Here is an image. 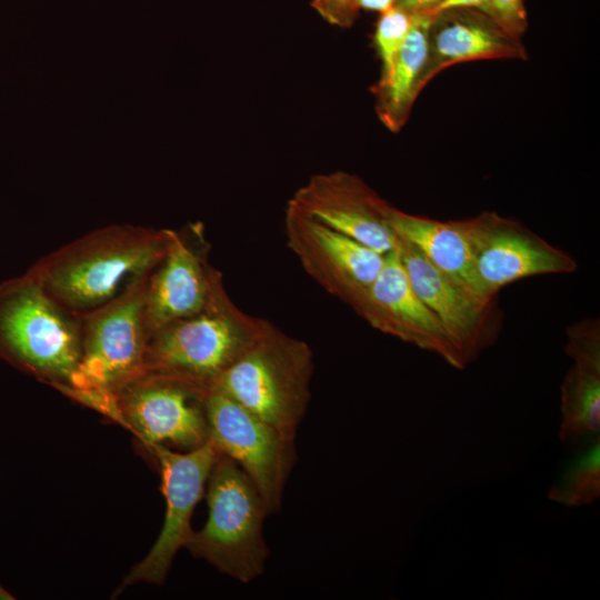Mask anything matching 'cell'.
<instances>
[{"instance_id": "obj_1", "label": "cell", "mask_w": 600, "mask_h": 600, "mask_svg": "<svg viewBox=\"0 0 600 600\" xmlns=\"http://www.w3.org/2000/svg\"><path fill=\"white\" fill-rule=\"evenodd\" d=\"M171 238V229L108 226L40 258L27 273L81 318L150 274L166 254Z\"/></svg>"}, {"instance_id": "obj_2", "label": "cell", "mask_w": 600, "mask_h": 600, "mask_svg": "<svg viewBox=\"0 0 600 600\" xmlns=\"http://www.w3.org/2000/svg\"><path fill=\"white\" fill-rule=\"evenodd\" d=\"M0 359L57 390L73 386L81 318L27 272L0 282Z\"/></svg>"}, {"instance_id": "obj_3", "label": "cell", "mask_w": 600, "mask_h": 600, "mask_svg": "<svg viewBox=\"0 0 600 600\" xmlns=\"http://www.w3.org/2000/svg\"><path fill=\"white\" fill-rule=\"evenodd\" d=\"M312 372L310 347L266 321L212 388L294 441L311 400Z\"/></svg>"}, {"instance_id": "obj_4", "label": "cell", "mask_w": 600, "mask_h": 600, "mask_svg": "<svg viewBox=\"0 0 600 600\" xmlns=\"http://www.w3.org/2000/svg\"><path fill=\"white\" fill-rule=\"evenodd\" d=\"M208 518L187 549L229 578L248 584L266 571L269 548L263 536V500L244 471L219 452L210 471Z\"/></svg>"}, {"instance_id": "obj_5", "label": "cell", "mask_w": 600, "mask_h": 600, "mask_svg": "<svg viewBox=\"0 0 600 600\" xmlns=\"http://www.w3.org/2000/svg\"><path fill=\"white\" fill-rule=\"evenodd\" d=\"M266 320L241 311L222 281L198 313L149 336L146 371L173 376L211 389L254 342Z\"/></svg>"}, {"instance_id": "obj_6", "label": "cell", "mask_w": 600, "mask_h": 600, "mask_svg": "<svg viewBox=\"0 0 600 600\" xmlns=\"http://www.w3.org/2000/svg\"><path fill=\"white\" fill-rule=\"evenodd\" d=\"M148 278H140L110 302L81 317L79 372L73 386L67 388L117 392L146 372Z\"/></svg>"}, {"instance_id": "obj_7", "label": "cell", "mask_w": 600, "mask_h": 600, "mask_svg": "<svg viewBox=\"0 0 600 600\" xmlns=\"http://www.w3.org/2000/svg\"><path fill=\"white\" fill-rule=\"evenodd\" d=\"M209 390L173 376L146 371L116 392L120 424L149 450L157 444L193 450L209 440Z\"/></svg>"}, {"instance_id": "obj_8", "label": "cell", "mask_w": 600, "mask_h": 600, "mask_svg": "<svg viewBox=\"0 0 600 600\" xmlns=\"http://www.w3.org/2000/svg\"><path fill=\"white\" fill-rule=\"evenodd\" d=\"M206 410L209 439L250 478L268 517L278 513L297 461L294 441L217 389L209 390Z\"/></svg>"}, {"instance_id": "obj_9", "label": "cell", "mask_w": 600, "mask_h": 600, "mask_svg": "<svg viewBox=\"0 0 600 600\" xmlns=\"http://www.w3.org/2000/svg\"><path fill=\"white\" fill-rule=\"evenodd\" d=\"M150 452L160 469L161 491L166 499L164 520L148 554L126 576L118 592L138 582L164 583L174 557L187 547L193 533L191 518L219 456L210 439L190 451L179 452L157 444Z\"/></svg>"}, {"instance_id": "obj_10", "label": "cell", "mask_w": 600, "mask_h": 600, "mask_svg": "<svg viewBox=\"0 0 600 600\" xmlns=\"http://www.w3.org/2000/svg\"><path fill=\"white\" fill-rule=\"evenodd\" d=\"M287 246L304 271L351 308L379 274L384 254L287 206Z\"/></svg>"}, {"instance_id": "obj_11", "label": "cell", "mask_w": 600, "mask_h": 600, "mask_svg": "<svg viewBox=\"0 0 600 600\" xmlns=\"http://www.w3.org/2000/svg\"><path fill=\"white\" fill-rule=\"evenodd\" d=\"M209 249L201 223L172 230L167 252L147 282L144 321L149 336L207 306L222 281L209 263Z\"/></svg>"}, {"instance_id": "obj_12", "label": "cell", "mask_w": 600, "mask_h": 600, "mask_svg": "<svg viewBox=\"0 0 600 600\" xmlns=\"http://www.w3.org/2000/svg\"><path fill=\"white\" fill-rule=\"evenodd\" d=\"M372 328L440 356L457 369L467 364L439 319L412 289L396 248L352 307Z\"/></svg>"}, {"instance_id": "obj_13", "label": "cell", "mask_w": 600, "mask_h": 600, "mask_svg": "<svg viewBox=\"0 0 600 600\" xmlns=\"http://www.w3.org/2000/svg\"><path fill=\"white\" fill-rule=\"evenodd\" d=\"M288 203L381 254L397 246L390 226L393 207L354 174L343 171L316 174Z\"/></svg>"}, {"instance_id": "obj_14", "label": "cell", "mask_w": 600, "mask_h": 600, "mask_svg": "<svg viewBox=\"0 0 600 600\" xmlns=\"http://www.w3.org/2000/svg\"><path fill=\"white\" fill-rule=\"evenodd\" d=\"M577 262L517 223L499 217L473 263L469 291L490 306L499 290L522 278L570 273Z\"/></svg>"}, {"instance_id": "obj_15", "label": "cell", "mask_w": 600, "mask_h": 600, "mask_svg": "<svg viewBox=\"0 0 600 600\" xmlns=\"http://www.w3.org/2000/svg\"><path fill=\"white\" fill-rule=\"evenodd\" d=\"M397 249L412 289L439 319L468 364L486 344L483 328L489 306L474 299L399 237Z\"/></svg>"}, {"instance_id": "obj_16", "label": "cell", "mask_w": 600, "mask_h": 600, "mask_svg": "<svg viewBox=\"0 0 600 600\" xmlns=\"http://www.w3.org/2000/svg\"><path fill=\"white\" fill-rule=\"evenodd\" d=\"M498 219L499 216L494 213H483L469 220L446 222L393 208L390 226L397 237L413 246L471 294L469 279L473 263Z\"/></svg>"}, {"instance_id": "obj_17", "label": "cell", "mask_w": 600, "mask_h": 600, "mask_svg": "<svg viewBox=\"0 0 600 600\" xmlns=\"http://www.w3.org/2000/svg\"><path fill=\"white\" fill-rule=\"evenodd\" d=\"M567 353L574 363L561 386L559 437L573 448L600 437V337L572 336Z\"/></svg>"}, {"instance_id": "obj_18", "label": "cell", "mask_w": 600, "mask_h": 600, "mask_svg": "<svg viewBox=\"0 0 600 600\" xmlns=\"http://www.w3.org/2000/svg\"><path fill=\"white\" fill-rule=\"evenodd\" d=\"M523 57L516 37L492 19L469 16L434 17L422 87L439 71L456 63Z\"/></svg>"}, {"instance_id": "obj_19", "label": "cell", "mask_w": 600, "mask_h": 600, "mask_svg": "<svg viewBox=\"0 0 600 600\" xmlns=\"http://www.w3.org/2000/svg\"><path fill=\"white\" fill-rule=\"evenodd\" d=\"M434 14L413 13L411 29L389 74L376 86L378 113L391 130L399 129L422 89V78L429 56V37Z\"/></svg>"}, {"instance_id": "obj_20", "label": "cell", "mask_w": 600, "mask_h": 600, "mask_svg": "<svg viewBox=\"0 0 600 600\" xmlns=\"http://www.w3.org/2000/svg\"><path fill=\"white\" fill-rule=\"evenodd\" d=\"M573 449L548 497L567 507L588 506L600 497V437Z\"/></svg>"}, {"instance_id": "obj_21", "label": "cell", "mask_w": 600, "mask_h": 600, "mask_svg": "<svg viewBox=\"0 0 600 600\" xmlns=\"http://www.w3.org/2000/svg\"><path fill=\"white\" fill-rule=\"evenodd\" d=\"M413 13L394 6L383 12L378 20L374 44L381 60L380 80L384 79L411 29Z\"/></svg>"}, {"instance_id": "obj_22", "label": "cell", "mask_w": 600, "mask_h": 600, "mask_svg": "<svg viewBox=\"0 0 600 600\" xmlns=\"http://www.w3.org/2000/svg\"><path fill=\"white\" fill-rule=\"evenodd\" d=\"M460 9L481 10L490 19H492L491 0H442L429 13L439 14L446 11L460 10Z\"/></svg>"}, {"instance_id": "obj_23", "label": "cell", "mask_w": 600, "mask_h": 600, "mask_svg": "<svg viewBox=\"0 0 600 600\" xmlns=\"http://www.w3.org/2000/svg\"><path fill=\"white\" fill-rule=\"evenodd\" d=\"M442 0H397L396 6L410 13L430 12Z\"/></svg>"}, {"instance_id": "obj_24", "label": "cell", "mask_w": 600, "mask_h": 600, "mask_svg": "<svg viewBox=\"0 0 600 600\" xmlns=\"http://www.w3.org/2000/svg\"><path fill=\"white\" fill-rule=\"evenodd\" d=\"M358 7L378 12H386L396 6L397 0H356Z\"/></svg>"}, {"instance_id": "obj_25", "label": "cell", "mask_w": 600, "mask_h": 600, "mask_svg": "<svg viewBox=\"0 0 600 600\" xmlns=\"http://www.w3.org/2000/svg\"><path fill=\"white\" fill-rule=\"evenodd\" d=\"M14 597L0 584V600H11Z\"/></svg>"}]
</instances>
